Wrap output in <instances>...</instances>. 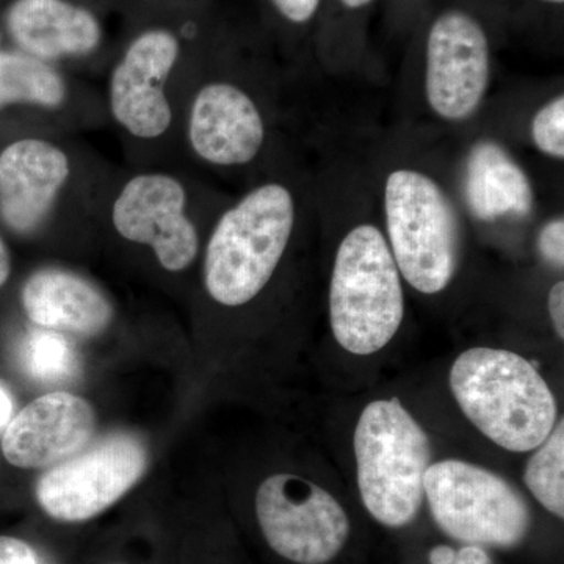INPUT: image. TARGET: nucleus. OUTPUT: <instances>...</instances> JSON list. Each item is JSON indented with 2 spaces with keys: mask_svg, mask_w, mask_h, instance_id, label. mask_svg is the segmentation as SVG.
I'll use <instances>...</instances> for the list:
<instances>
[{
  "mask_svg": "<svg viewBox=\"0 0 564 564\" xmlns=\"http://www.w3.org/2000/svg\"><path fill=\"white\" fill-rule=\"evenodd\" d=\"M270 2L282 18L293 24H304L313 20L321 6V0H270Z\"/></svg>",
  "mask_w": 564,
  "mask_h": 564,
  "instance_id": "b1692460",
  "label": "nucleus"
},
{
  "mask_svg": "<svg viewBox=\"0 0 564 564\" xmlns=\"http://www.w3.org/2000/svg\"><path fill=\"white\" fill-rule=\"evenodd\" d=\"M532 139L538 150L551 158L564 159V98L556 96L534 115Z\"/></svg>",
  "mask_w": 564,
  "mask_h": 564,
  "instance_id": "412c9836",
  "label": "nucleus"
},
{
  "mask_svg": "<svg viewBox=\"0 0 564 564\" xmlns=\"http://www.w3.org/2000/svg\"><path fill=\"white\" fill-rule=\"evenodd\" d=\"M356 473L364 507L380 524H411L425 500L433 448L421 423L399 399L375 400L356 423Z\"/></svg>",
  "mask_w": 564,
  "mask_h": 564,
  "instance_id": "423d86ee",
  "label": "nucleus"
},
{
  "mask_svg": "<svg viewBox=\"0 0 564 564\" xmlns=\"http://www.w3.org/2000/svg\"><path fill=\"white\" fill-rule=\"evenodd\" d=\"M118 170L74 135L36 132L0 151V223L40 239L73 221L99 225Z\"/></svg>",
  "mask_w": 564,
  "mask_h": 564,
  "instance_id": "f257e3e1",
  "label": "nucleus"
},
{
  "mask_svg": "<svg viewBox=\"0 0 564 564\" xmlns=\"http://www.w3.org/2000/svg\"><path fill=\"white\" fill-rule=\"evenodd\" d=\"M22 362L32 378L40 381H65L77 372V356L65 334L35 328L22 347Z\"/></svg>",
  "mask_w": 564,
  "mask_h": 564,
  "instance_id": "aec40b11",
  "label": "nucleus"
},
{
  "mask_svg": "<svg viewBox=\"0 0 564 564\" xmlns=\"http://www.w3.org/2000/svg\"><path fill=\"white\" fill-rule=\"evenodd\" d=\"M541 254L545 261L555 269H563L564 265V220L563 217L554 218L543 226L538 239Z\"/></svg>",
  "mask_w": 564,
  "mask_h": 564,
  "instance_id": "5701e85b",
  "label": "nucleus"
},
{
  "mask_svg": "<svg viewBox=\"0 0 564 564\" xmlns=\"http://www.w3.org/2000/svg\"><path fill=\"white\" fill-rule=\"evenodd\" d=\"M466 203L478 220L527 217L533 209L532 182L519 163L494 141L475 144L466 165Z\"/></svg>",
  "mask_w": 564,
  "mask_h": 564,
  "instance_id": "a211bd4d",
  "label": "nucleus"
},
{
  "mask_svg": "<svg viewBox=\"0 0 564 564\" xmlns=\"http://www.w3.org/2000/svg\"><path fill=\"white\" fill-rule=\"evenodd\" d=\"M9 109L31 111L47 133L76 137L109 124L101 91L20 51H0V111Z\"/></svg>",
  "mask_w": 564,
  "mask_h": 564,
  "instance_id": "ddd939ff",
  "label": "nucleus"
},
{
  "mask_svg": "<svg viewBox=\"0 0 564 564\" xmlns=\"http://www.w3.org/2000/svg\"><path fill=\"white\" fill-rule=\"evenodd\" d=\"M430 564H492L480 545L464 544L454 549L451 545H436L430 551Z\"/></svg>",
  "mask_w": 564,
  "mask_h": 564,
  "instance_id": "4be33fe9",
  "label": "nucleus"
},
{
  "mask_svg": "<svg viewBox=\"0 0 564 564\" xmlns=\"http://www.w3.org/2000/svg\"><path fill=\"white\" fill-rule=\"evenodd\" d=\"M452 393L478 432L508 452H533L558 422L554 393L524 356L475 347L455 359Z\"/></svg>",
  "mask_w": 564,
  "mask_h": 564,
  "instance_id": "20e7f679",
  "label": "nucleus"
},
{
  "mask_svg": "<svg viewBox=\"0 0 564 564\" xmlns=\"http://www.w3.org/2000/svg\"><path fill=\"white\" fill-rule=\"evenodd\" d=\"M549 313L554 323L556 336L564 339V282H555L554 288L549 292L547 299Z\"/></svg>",
  "mask_w": 564,
  "mask_h": 564,
  "instance_id": "a878e982",
  "label": "nucleus"
},
{
  "mask_svg": "<svg viewBox=\"0 0 564 564\" xmlns=\"http://www.w3.org/2000/svg\"><path fill=\"white\" fill-rule=\"evenodd\" d=\"M6 29L17 51L63 69L93 61L106 39L95 11L73 0H13Z\"/></svg>",
  "mask_w": 564,
  "mask_h": 564,
  "instance_id": "2eb2a0df",
  "label": "nucleus"
},
{
  "mask_svg": "<svg viewBox=\"0 0 564 564\" xmlns=\"http://www.w3.org/2000/svg\"><path fill=\"white\" fill-rule=\"evenodd\" d=\"M389 248L415 291L434 295L454 280L458 221L443 188L421 172L395 170L384 188Z\"/></svg>",
  "mask_w": 564,
  "mask_h": 564,
  "instance_id": "6e6552de",
  "label": "nucleus"
},
{
  "mask_svg": "<svg viewBox=\"0 0 564 564\" xmlns=\"http://www.w3.org/2000/svg\"><path fill=\"white\" fill-rule=\"evenodd\" d=\"M180 150L210 169L250 165L267 141V122L250 93L231 80L184 84L180 90Z\"/></svg>",
  "mask_w": 564,
  "mask_h": 564,
  "instance_id": "9b49d317",
  "label": "nucleus"
},
{
  "mask_svg": "<svg viewBox=\"0 0 564 564\" xmlns=\"http://www.w3.org/2000/svg\"><path fill=\"white\" fill-rule=\"evenodd\" d=\"M291 188L281 182L256 185L212 226L204 247L203 284L225 307H240L261 295L288 251L295 229Z\"/></svg>",
  "mask_w": 564,
  "mask_h": 564,
  "instance_id": "7ed1b4c3",
  "label": "nucleus"
},
{
  "mask_svg": "<svg viewBox=\"0 0 564 564\" xmlns=\"http://www.w3.org/2000/svg\"><path fill=\"white\" fill-rule=\"evenodd\" d=\"M95 426V411L87 400L69 392L46 393L7 426L3 456L21 469L55 466L88 445Z\"/></svg>",
  "mask_w": 564,
  "mask_h": 564,
  "instance_id": "dca6fc26",
  "label": "nucleus"
},
{
  "mask_svg": "<svg viewBox=\"0 0 564 564\" xmlns=\"http://www.w3.org/2000/svg\"><path fill=\"white\" fill-rule=\"evenodd\" d=\"M524 481L545 510L563 519L564 516V422L555 429L540 447L534 448L527 463Z\"/></svg>",
  "mask_w": 564,
  "mask_h": 564,
  "instance_id": "6ab92c4d",
  "label": "nucleus"
},
{
  "mask_svg": "<svg viewBox=\"0 0 564 564\" xmlns=\"http://www.w3.org/2000/svg\"><path fill=\"white\" fill-rule=\"evenodd\" d=\"M544 2H551V3H563L564 0H544Z\"/></svg>",
  "mask_w": 564,
  "mask_h": 564,
  "instance_id": "c756f323",
  "label": "nucleus"
},
{
  "mask_svg": "<svg viewBox=\"0 0 564 564\" xmlns=\"http://www.w3.org/2000/svg\"><path fill=\"white\" fill-rule=\"evenodd\" d=\"M11 274V256L6 240L0 236V288L7 284Z\"/></svg>",
  "mask_w": 564,
  "mask_h": 564,
  "instance_id": "bb28decb",
  "label": "nucleus"
},
{
  "mask_svg": "<svg viewBox=\"0 0 564 564\" xmlns=\"http://www.w3.org/2000/svg\"><path fill=\"white\" fill-rule=\"evenodd\" d=\"M423 486L434 522L459 543L510 549L530 532L524 496L492 470L444 459L429 467Z\"/></svg>",
  "mask_w": 564,
  "mask_h": 564,
  "instance_id": "1a4fd4ad",
  "label": "nucleus"
},
{
  "mask_svg": "<svg viewBox=\"0 0 564 564\" xmlns=\"http://www.w3.org/2000/svg\"><path fill=\"white\" fill-rule=\"evenodd\" d=\"M147 467V445L139 436L107 434L41 475L36 499L52 519L88 521L139 484Z\"/></svg>",
  "mask_w": 564,
  "mask_h": 564,
  "instance_id": "9d476101",
  "label": "nucleus"
},
{
  "mask_svg": "<svg viewBox=\"0 0 564 564\" xmlns=\"http://www.w3.org/2000/svg\"><path fill=\"white\" fill-rule=\"evenodd\" d=\"M404 295L388 240L372 225L356 226L337 250L329 284V323L351 355L383 350L399 333Z\"/></svg>",
  "mask_w": 564,
  "mask_h": 564,
  "instance_id": "0eeeda50",
  "label": "nucleus"
},
{
  "mask_svg": "<svg viewBox=\"0 0 564 564\" xmlns=\"http://www.w3.org/2000/svg\"><path fill=\"white\" fill-rule=\"evenodd\" d=\"M21 303L39 328L95 337L109 329L115 306L101 285L76 270L44 265L25 280Z\"/></svg>",
  "mask_w": 564,
  "mask_h": 564,
  "instance_id": "f3484780",
  "label": "nucleus"
},
{
  "mask_svg": "<svg viewBox=\"0 0 564 564\" xmlns=\"http://www.w3.org/2000/svg\"><path fill=\"white\" fill-rule=\"evenodd\" d=\"M11 411H13V404H11L9 393L0 386V429L9 423Z\"/></svg>",
  "mask_w": 564,
  "mask_h": 564,
  "instance_id": "cd10ccee",
  "label": "nucleus"
},
{
  "mask_svg": "<svg viewBox=\"0 0 564 564\" xmlns=\"http://www.w3.org/2000/svg\"><path fill=\"white\" fill-rule=\"evenodd\" d=\"M182 40L166 28L137 33L111 63L102 99L107 121L124 144L129 166L182 165Z\"/></svg>",
  "mask_w": 564,
  "mask_h": 564,
  "instance_id": "f03ea898",
  "label": "nucleus"
},
{
  "mask_svg": "<svg viewBox=\"0 0 564 564\" xmlns=\"http://www.w3.org/2000/svg\"><path fill=\"white\" fill-rule=\"evenodd\" d=\"M348 9H361V7L369 6L373 0H340Z\"/></svg>",
  "mask_w": 564,
  "mask_h": 564,
  "instance_id": "c85d7f7f",
  "label": "nucleus"
},
{
  "mask_svg": "<svg viewBox=\"0 0 564 564\" xmlns=\"http://www.w3.org/2000/svg\"><path fill=\"white\" fill-rule=\"evenodd\" d=\"M256 516L270 547L296 564L332 562L350 536L343 505L299 475L265 478L256 494Z\"/></svg>",
  "mask_w": 564,
  "mask_h": 564,
  "instance_id": "f8f14e48",
  "label": "nucleus"
},
{
  "mask_svg": "<svg viewBox=\"0 0 564 564\" xmlns=\"http://www.w3.org/2000/svg\"><path fill=\"white\" fill-rule=\"evenodd\" d=\"M195 185L182 165L118 170L99 226L117 239L147 248L170 274L191 269L202 252Z\"/></svg>",
  "mask_w": 564,
  "mask_h": 564,
  "instance_id": "39448f33",
  "label": "nucleus"
},
{
  "mask_svg": "<svg viewBox=\"0 0 564 564\" xmlns=\"http://www.w3.org/2000/svg\"><path fill=\"white\" fill-rule=\"evenodd\" d=\"M0 564H41L31 545L18 538L0 536Z\"/></svg>",
  "mask_w": 564,
  "mask_h": 564,
  "instance_id": "393cba45",
  "label": "nucleus"
},
{
  "mask_svg": "<svg viewBox=\"0 0 564 564\" xmlns=\"http://www.w3.org/2000/svg\"><path fill=\"white\" fill-rule=\"evenodd\" d=\"M489 44L484 28L459 10L441 14L426 41V99L441 118L463 121L484 101Z\"/></svg>",
  "mask_w": 564,
  "mask_h": 564,
  "instance_id": "4468645a",
  "label": "nucleus"
}]
</instances>
